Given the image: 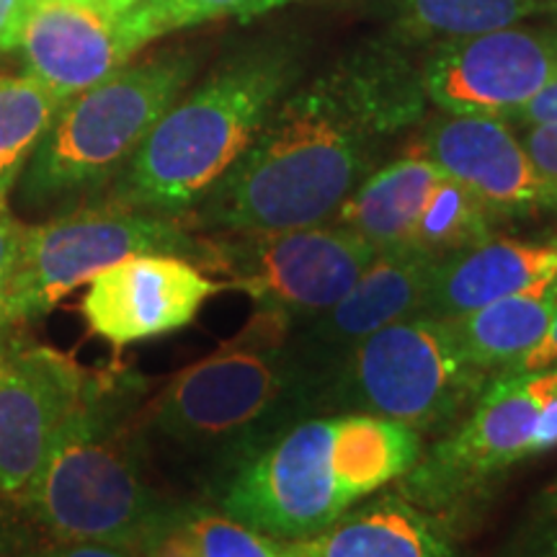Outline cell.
Segmentation results:
<instances>
[{
	"mask_svg": "<svg viewBox=\"0 0 557 557\" xmlns=\"http://www.w3.org/2000/svg\"><path fill=\"white\" fill-rule=\"evenodd\" d=\"M377 139L331 75H320L276 103L194 218L233 235L323 225L372 169Z\"/></svg>",
	"mask_w": 557,
	"mask_h": 557,
	"instance_id": "1",
	"label": "cell"
},
{
	"mask_svg": "<svg viewBox=\"0 0 557 557\" xmlns=\"http://www.w3.org/2000/svg\"><path fill=\"white\" fill-rule=\"evenodd\" d=\"M421 431L367 413L292 423L230 475L222 513L276 540H308L413 470Z\"/></svg>",
	"mask_w": 557,
	"mask_h": 557,
	"instance_id": "2",
	"label": "cell"
},
{
	"mask_svg": "<svg viewBox=\"0 0 557 557\" xmlns=\"http://www.w3.org/2000/svg\"><path fill=\"white\" fill-rule=\"evenodd\" d=\"M139 380L88 374L78 403L54 431L45 462L24 491V506L52 537L96 542L145 557L189 508L145 483L127 436Z\"/></svg>",
	"mask_w": 557,
	"mask_h": 557,
	"instance_id": "3",
	"label": "cell"
},
{
	"mask_svg": "<svg viewBox=\"0 0 557 557\" xmlns=\"http://www.w3.org/2000/svg\"><path fill=\"white\" fill-rule=\"evenodd\" d=\"M302 75L297 41L235 52L160 116L114 184V205L184 218L207 197Z\"/></svg>",
	"mask_w": 557,
	"mask_h": 557,
	"instance_id": "4",
	"label": "cell"
},
{
	"mask_svg": "<svg viewBox=\"0 0 557 557\" xmlns=\"http://www.w3.org/2000/svg\"><path fill=\"white\" fill-rule=\"evenodd\" d=\"M289 331L287 320L259 310L233 344L178 372L143 426L235 470L292 423L318 416V387L292 354Z\"/></svg>",
	"mask_w": 557,
	"mask_h": 557,
	"instance_id": "5",
	"label": "cell"
},
{
	"mask_svg": "<svg viewBox=\"0 0 557 557\" xmlns=\"http://www.w3.org/2000/svg\"><path fill=\"white\" fill-rule=\"evenodd\" d=\"M197 65L189 52H163L124 65L62 103L21 176L24 205H50L120 176L160 116L181 99Z\"/></svg>",
	"mask_w": 557,
	"mask_h": 557,
	"instance_id": "6",
	"label": "cell"
},
{
	"mask_svg": "<svg viewBox=\"0 0 557 557\" xmlns=\"http://www.w3.org/2000/svg\"><path fill=\"white\" fill-rule=\"evenodd\" d=\"M485 374L470 364L449 318L410 315L346 354L318 395L320 413H367L436 431L472 406Z\"/></svg>",
	"mask_w": 557,
	"mask_h": 557,
	"instance_id": "7",
	"label": "cell"
},
{
	"mask_svg": "<svg viewBox=\"0 0 557 557\" xmlns=\"http://www.w3.org/2000/svg\"><path fill=\"white\" fill-rule=\"evenodd\" d=\"M137 253H171L209 267L212 240L191 235L178 218L114 201L24 227L16 267L0 302V331L45 318L75 287Z\"/></svg>",
	"mask_w": 557,
	"mask_h": 557,
	"instance_id": "8",
	"label": "cell"
},
{
	"mask_svg": "<svg viewBox=\"0 0 557 557\" xmlns=\"http://www.w3.org/2000/svg\"><path fill=\"white\" fill-rule=\"evenodd\" d=\"M374 256V246L351 230L310 225L212 240L209 267L225 271L230 287L295 329L333 308Z\"/></svg>",
	"mask_w": 557,
	"mask_h": 557,
	"instance_id": "9",
	"label": "cell"
},
{
	"mask_svg": "<svg viewBox=\"0 0 557 557\" xmlns=\"http://www.w3.org/2000/svg\"><path fill=\"white\" fill-rule=\"evenodd\" d=\"M426 99L455 116L508 120L557 78V29L506 26L434 45L421 65Z\"/></svg>",
	"mask_w": 557,
	"mask_h": 557,
	"instance_id": "10",
	"label": "cell"
},
{
	"mask_svg": "<svg viewBox=\"0 0 557 557\" xmlns=\"http://www.w3.org/2000/svg\"><path fill=\"white\" fill-rule=\"evenodd\" d=\"M540 418V389L534 372L496 374L472 413L455 434L413 465L408 493L429 506L457 504L483 480L532 457V438Z\"/></svg>",
	"mask_w": 557,
	"mask_h": 557,
	"instance_id": "11",
	"label": "cell"
},
{
	"mask_svg": "<svg viewBox=\"0 0 557 557\" xmlns=\"http://www.w3.org/2000/svg\"><path fill=\"white\" fill-rule=\"evenodd\" d=\"M0 331V493L24 496L88 372L50 346Z\"/></svg>",
	"mask_w": 557,
	"mask_h": 557,
	"instance_id": "12",
	"label": "cell"
},
{
	"mask_svg": "<svg viewBox=\"0 0 557 557\" xmlns=\"http://www.w3.org/2000/svg\"><path fill=\"white\" fill-rule=\"evenodd\" d=\"M436 261L413 243L377 250L333 308L289 331L292 354L318 387V395L354 346L387 323L421 315Z\"/></svg>",
	"mask_w": 557,
	"mask_h": 557,
	"instance_id": "13",
	"label": "cell"
},
{
	"mask_svg": "<svg viewBox=\"0 0 557 557\" xmlns=\"http://www.w3.org/2000/svg\"><path fill=\"white\" fill-rule=\"evenodd\" d=\"M222 284L171 253H137L90 278L81 310L94 336L124 346L186 329Z\"/></svg>",
	"mask_w": 557,
	"mask_h": 557,
	"instance_id": "14",
	"label": "cell"
},
{
	"mask_svg": "<svg viewBox=\"0 0 557 557\" xmlns=\"http://www.w3.org/2000/svg\"><path fill=\"white\" fill-rule=\"evenodd\" d=\"M18 47L26 75L62 103L99 86L137 54L122 16L73 0H34Z\"/></svg>",
	"mask_w": 557,
	"mask_h": 557,
	"instance_id": "15",
	"label": "cell"
},
{
	"mask_svg": "<svg viewBox=\"0 0 557 557\" xmlns=\"http://www.w3.org/2000/svg\"><path fill=\"white\" fill-rule=\"evenodd\" d=\"M426 156L444 176L462 184L493 218H513L547 207L545 189L524 145L498 116H447L421 139Z\"/></svg>",
	"mask_w": 557,
	"mask_h": 557,
	"instance_id": "16",
	"label": "cell"
},
{
	"mask_svg": "<svg viewBox=\"0 0 557 557\" xmlns=\"http://www.w3.org/2000/svg\"><path fill=\"white\" fill-rule=\"evenodd\" d=\"M557 274V240L487 238L434 263L421 315L462 318Z\"/></svg>",
	"mask_w": 557,
	"mask_h": 557,
	"instance_id": "17",
	"label": "cell"
},
{
	"mask_svg": "<svg viewBox=\"0 0 557 557\" xmlns=\"http://www.w3.org/2000/svg\"><path fill=\"white\" fill-rule=\"evenodd\" d=\"M295 557H455L429 513L400 496L369 500L308 540Z\"/></svg>",
	"mask_w": 557,
	"mask_h": 557,
	"instance_id": "18",
	"label": "cell"
},
{
	"mask_svg": "<svg viewBox=\"0 0 557 557\" xmlns=\"http://www.w3.org/2000/svg\"><path fill=\"white\" fill-rule=\"evenodd\" d=\"M557 308V274L500 297L462 318H449L470 364L485 377L513 372V367L540 344Z\"/></svg>",
	"mask_w": 557,
	"mask_h": 557,
	"instance_id": "19",
	"label": "cell"
},
{
	"mask_svg": "<svg viewBox=\"0 0 557 557\" xmlns=\"http://www.w3.org/2000/svg\"><path fill=\"white\" fill-rule=\"evenodd\" d=\"M444 173L421 152L406 156L361 181L338 207V225L374 250L406 246L413 238L431 189Z\"/></svg>",
	"mask_w": 557,
	"mask_h": 557,
	"instance_id": "20",
	"label": "cell"
},
{
	"mask_svg": "<svg viewBox=\"0 0 557 557\" xmlns=\"http://www.w3.org/2000/svg\"><path fill=\"white\" fill-rule=\"evenodd\" d=\"M400 39L377 41L331 70L341 94L382 137L421 120L426 90L421 67L403 52Z\"/></svg>",
	"mask_w": 557,
	"mask_h": 557,
	"instance_id": "21",
	"label": "cell"
},
{
	"mask_svg": "<svg viewBox=\"0 0 557 557\" xmlns=\"http://www.w3.org/2000/svg\"><path fill=\"white\" fill-rule=\"evenodd\" d=\"M549 0H398L395 39L416 41L468 39L513 26L545 13Z\"/></svg>",
	"mask_w": 557,
	"mask_h": 557,
	"instance_id": "22",
	"label": "cell"
},
{
	"mask_svg": "<svg viewBox=\"0 0 557 557\" xmlns=\"http://www.w3.org/2000/svg\"><path fill=\"white\" fill-rule=\"evenodd\" d=\"M62 101L29 75H0V207L52 127Z\"/></svg>",
	"mask_w": 557,
	"mask_h": 557,
	"instance_id": "23",
	"label": "cell"
},
{
	"mask_svg": "<svg viewBox=\"0 0 557 557\" xmlns=\"http://www.w3.org/2000/svg\"><path fill=\"white\" fill-rule=\"evenodd\" d=\"M487 238H493V214L462 184L442 176L423 205L410 243L434 259H444Z\"/></svg>",
	"mask_w": 557,
	"mask_h": 557,
	"instance_id": "24",
	"label": "cell"
},
{
	"mask_svg": "<svg viewBox=\"0 0 557 557\" xmlns=\"http://www.w3.org/2000/svg\"><path fill=\"white\" fill-rule=\"evenodd\" d=\"M284 3L289 0H139L135 9L122 13V26L139 52L163 34L214 18H253Z\"/></svg>",
	"mask_w": 557,
	"mask_h": 557,
	"instance_id": "25",
	"label": "cell"
},
{
	"mask_svg": "<svg viewBox=\"0 0 557 557\" xmlns=\"http://www.w3.org/2000/svg\"><path fill=\"white\" fill-rule=\"evenodd\" d=\"M186 527L199 557H295V540L269 537L225 513L189 508Z\"/></svg>",
	"mask_w": 557,
	"mask_h": 557,
	"instance_id": "26",
	"label": "cell"
},
{
	"mask_svg": "<svg viewBox=\"0 0 557 557\" xmlns=\"http://www.w3.org/2000/svg\"><path fill=\"white\" fill-rule=\"evenodd\" d=\"M524 150L545 189L547 207H557V122L532 124L524 135Z\"/></svg>",
	"mask_w": 557,
	"mask_h": 557,
	"instance_id": "27",
	"label": "cell"
},
{
	"mask_svg": "<svg viewBox=\"0 0 557 557\" xmlns=\"http://www.w3.org/2000/svg\"><path fill=\"white\" fill-rule=\"evenodd\" d=\"M540 389V418L532 438V457L557 447V367L534 372Z\"/></svg>",
	"mask_w": 557,
	"mask_h": 557,
	"instance_id": "28",
	"label": "cell"
},
{
	"mask_svg": "<svg viewBox=\"0 0 557 557\" xmlns=\"http://www.w3.org/2000/svg\"><path fill=\"white\" fill-rule=\"evenodd\" d=\"M21 222L9 212V207H0V302H3L5 287H9L13 267H16V256L21 246V235H24Z\"/></svg>",
	"mask_w": 557,
	"mask_h": 557,
	"instance_id": "29",
	"label": "cell"
},
{
	"mask_svg": "<svg viewBox=\"0 0 557 557\" xmlns=\"http://www.w3.org/2000/svg\"><path fill=\"white\" fill-rule=\"evenodd\" d=\"M506 122H519L532 127V124H555L557 122V78L549 81L540 94H534L524 107H519Z\"/></svg>",
	"mask_w": 557,
	"mask_h": 557,
	"instance_id": "30",
	"label": "cell"
},
{
	"mask_svg": "<svg viewBox=\"0 0 557 557\" xmlns=\"http://www.w3.org/2000/svg\"><path fill=\"white\" fill-rule=\"evenodd\" d=\"M34 0H0V52L16 50Z\"/></svg>",
	"mask_w": 557,
	"mask_h": 557,
	"instance_id": "31",
	"label": "cell"
},
{
	"mask_svg": "<svg viewBox=\"0 0 557 557\" xmlns=\"http://www.w3.org/2000/svg\"><path fill=\"white\" fill-rule=\"evenodd\" d=\"M186 517H189V511H186ZM186 517L176 527H171L169 532L160 534L148 553H145V557H199L189 534V527H186Z\"/></svg>",
	"mask_w": 557,
	"mask_h": 557,
	"instance_id": "32",
	"label": "cell"
},
{
	"mask_svg": "<svg viewBox=\"0 0 557 557\" xmlns=\"http://www.w3.org/2000/svg\"><path fill=\"white\" fill-rule=\"evenodd\" d=\"M549 367H557V308H555L553 323H549V329L545 336H542L540 344L534 346L517 367H513V372H506V374L540 372V369H549Z\"/></svg>",
	"mask_w": 557,
	"mask_h": 557,
	"instance_id": "33",
	"label": "cell"
},
{
	"mask_svg": "<svg viewBox=\"0 0 557 557\" xmlns=\"http://www.w3.org/2000/svg\"><path fill=\"white\" fill-rule=\"evenodd\" d=\"M39 557H139L135 553H127L122 547L111 545H96V542H67V547H58L52 553H45Z\"/></svg>",
	"mask_w": 557,
	"mask_h": 557,
	"instance_id": "34",
	"label": "cell"
},
{
	"mask_svg": "<svg viewBox=\"0 0 557 557\" xmlns=\"http://www.w3.org/2000/svg\"><path fill=\"white\" fill-rule=\"evenodd\" d=\"M139 0H103V5H107V11L114 13V16H122V13H127L129 9H135Z\"/></svg>",
	"mask_w": 557,
	"mask_h": 557,
	"instance_id": "35",
	"label": "cell"
},
{
	"mask_svg": "<svg viewBox=\"0 0 557 557\" xmlns=\"http://www.w3.org/2000/svg\"><path fill=\"white\" fill-rule=\"evenodd\" d=\"M545 16H549L557 24V0H549L547 9H545Z\"/></svg>",
	"mask_w": 557,
	"mask_h": 557,
	"instance_id": "36",
	"label": "cell"
},
{
	"mask_svg": "<svg viewBox=\"0 0 557 557\" xmlns=\"http://www.w3.org/2000/svg\"><path fill=\"white\" fill-rule=\"evenodd\" d=\"M73 3H83V5H96V9H103L107 11V5H103V0H73ZM111 13V11H109Z\"/></svg>",
	"mask_w": 557,
	"mask_h": 557,
	"instance_id": "37",
	"label": "cell"
},
{
	"mask_svg": "<svg viewBox=\"0 0 557 557\" xmlns=\"http://www.w3.org/2000/svg\"><path fill=\"white\" fill-rule=\"evenodd\" d=\"M5 547V537H3V532H0V549Z\"/></svg>",
	"mask_w": 557,
	"mask_h": 557,
	"instance_id": "38",
	"label": "cell"
}]
</instances>
